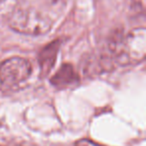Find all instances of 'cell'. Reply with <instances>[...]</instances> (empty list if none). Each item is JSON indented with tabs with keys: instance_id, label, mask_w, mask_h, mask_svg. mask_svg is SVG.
Listing matches in <instances>:
<instances>
[{
	"instance_id": "277c9868",
	"label": "cell",
	"mask_w": 146,
	"mask_h": 146,
	"mask_svg": "<svg viewBox=\"0 0 146 146\" xmlns=\"http://www.w3.org/2000/svg\"><path fill=\"white\" fill-rule=\"evenodd\" d=\"M78 81V75L71 64H62L50 78V83L58 89H64Z\"/></svg>"
},
{
	"instance_id": "6da1fadb",
	"label": "cell",
	"mask_w": 146,
	"mask_h": 146,
	"mask_svg": "<svg viewBox=\"0 0 146 146\" xmlns=\"http://www.w3.org/2000/svg\"><path fill=\"white\" fill-rule=\"evenodd\" d=\"M8 24L12 30L21 34H46L52 28L53 21L47 13L30 5H18L10 12Z\"/></svg>"
},
{
	"instance_id": "52a82bcc",
	"label": "cell",
	"mask_w": 146,
	"mask_h": 146,
	"mask_svg": "<svg viewBox=\"0 0 146 146\" xmlns=\"http://www.w3.org/2000/svg\"><path fill=\"white\" fill-rule=\"evenodd\" d=\"M2 1H4V0H0V2H2Z\"/></svg>"
},
{
	"instance_id": "7a4b0ae2",
	"label": "cell",
	"mask_w": 146,
	"mask_h": 146,
	"mask_svg": "<svg viewBox=\"0 0 146 146\" xmlns=\"http://www.w3.org/2000/svg\"><path fill=\"white\" fill-rule=\"evenodd\" d=\"M32 74V65L27 59L14 56L0 64V89L9 94L18 91Z\"/></svg>"
},
{
	"instance_id": "3957f363",
	"label": "cell",
	"mask_w": 146,
	"mask_h": 146,
	"mask_svg": "<svg viewBox=\"0 0 146 146\" xmlns=\"http://www.w3.org/2000/svg\"><path fill=\"white\" fill-rule=\"evenodd\" d=\"M146 55V30L144 27L134 28L124 36L123 48L117 63L122 65L139 63Z\"/></svg>"
},
{
	"instance_id": "8992f818",
	"label": "cell",
	"mask_w": 146,
	"mask_h": 146,
	"mask_svg": "<svg viewBox=\"0 0 146 146\" xmlns=\"http://www.w3.org/2000/svg\"><path fill=\"white\" fill-rule=\"evenodd\" d=\"M75 146H101L99 144L95 143V142L91 141L88 139H81L75 143Z\"/></svg>"
},
{
	"instance_id": "5b68a950",
	"label": "cell",
	"mask_w": 146,
	"mask_h": 146,
	"mask_svg": "<svg viewBox=\"0 0 146 146\" xmlns=\"http://www.w3.org/2000/svg\"><path fill=\"white\" fill-rule=\"evenodd\" d=\"M59 50V42L55 40L51 44H48L40 51L38 56L39 65H40L41 73L47 74L54 65L56 60V55Z\"/></svg>"
}]
</instances>
